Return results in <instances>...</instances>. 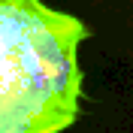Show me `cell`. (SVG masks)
Masks as SVG:
<instances>
[{"instance_id":"obj_1","label":"cell","mask_w":133,"mask_h":133,"mask_svg":"<svg viewBox=\"0 0 133 133\" xmlns=\"http://www.w3.org/2000/svg\"><path fill=\"white\" fill-rule=\"evenodd\" d=\"M85 36L42 0H0V133H61L79 118Z\"/></svg>"}]
</instances>
